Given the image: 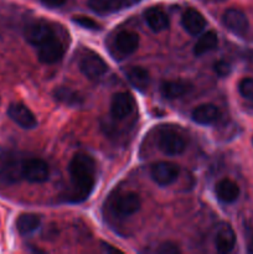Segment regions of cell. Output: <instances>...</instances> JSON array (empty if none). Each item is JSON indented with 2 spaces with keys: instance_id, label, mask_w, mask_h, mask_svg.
Wrapping results in <instances>:
<instances>
[{
  "instance_id": "obj_1",
  "label": "cell",
  "mask_w": 253,
  "mask_h": 254,
  "mask_svg": "<svg viewBox=\"0 0 253 254\" xmlns=\"http://www.w3.org/2000/svg\"><path fill=\"white\" fill-rule=\"evenodd\" d=\"M68 171L71 175L72 188H73L69 201L81 202L88 198L96 183L94 159L88 154L77 153L69 163Z\"/></svg>"
},
{
  "instance_id": "obj_2",
  "label": "cell",
  "mask_w": 253,
  "mask_h": 254,
  "mask_svg": "<svg viewBox=\"0 0 253 254\" xmlns=\"http://www.w3.org/2000/svg\"><path fill=\"white\" fill-rule=\"evenodd\" d=\"M22 163L19 156L6 149H0V185H11L22 178Z\"/></svg>"
},
{
  "instance_id": "obj_3",
  "label": "cell",
  "mask_w": 253,
  "mask_h": 254,
  "mask_svg": "<svg viewBox=\"0 0 253 254\" xmlns=\"http://www.w3.org/2000/svg\"><path fill=\"white\" fill-rule=\"evenodd\" d=\"M158 148L166 155H179L185 150L186 141L176 130L165 128L159 133Z\"/></svg>"
},
{
  "instance_id": "obj_4",
  "label": "cell",
  "mask_w": 253,
  "mask_h": 254,
  "mask_svg": "<svg viewBox=\"0 0 253 254\" xmlns=\"http://www.w3.org/2000/svg\"><path fill=\"white\" fill-rule=\"evenodd\" d=\"M112 210L116 215L121 217H128L134 215L140 208V198L135 192L126 191V192L117 193L112 198Z\"/></svg>"
},
{
  "instance_id": "obj_5",
  "label": "cell",
  "mask_w": 253,
  "mask_h": 254,
  "mask_svg": "<svg viewBox=\"0 0 253 254\" xmlns=\"http://www.w3.org/2000/svg\"><path fill=\"white\" fill-rule=\"evenodd\" d=\"M79 68H81L82 73L92 81L102 78L104 73L108 71V66L104 60L99 55L89 51L84 54L79 60Z\"/></svg>"
},
{
  "instance_id": "obj_6",
  "label": "cell",
  "mask_w": 253,
  "mask_h": 254,
  "mask_svg": "<svg viewBox=\"0 0 253 254\" xmlns=\"http://www.w3.org/2000/svg\"><path fill=\"white\" fill-rule=\"evenodd\" d=\"M22 179L29 183H44L49 179V165L41 159H27L22 163Z\"/></svg>"
},
{
  "instance_id": "obj_7",
  "label": "cell",
  "mask_w": 253,
  "mask_h": 254,
  "mask_svg": "<svg viewBox=\"0 0 253 254\" xmlns=\"http://www.w3.org/2000/svg\"><path fill=\"white\" fill-rule=\"evenodd\" d=\"M180 169L176 164L168 161H159L151 166V179L160 186H168L178 179Z\"/></svg>"
},
{
  "instance_id": "obj_8",
  "label": "cell",
  "mask_w": 253,
  "mask_h": 254,
  "mask_svg": "<svg viewBox=\"0 0 253 254\" xmlns=\"http://www.w3.org/2000/svg\"><path fill=\"white\" fill-rule=\"evenodd\" d=\"M51 37H54V30L47 22L41 21V20L31 22L25 29V39L32 46L39 47Z\"/></svg>"
},
{
  "instance_id": "obj_9",
  "label": "cell",
  "mask_w": 253,
  "mask_h": 254,
  "mask_svg": "<svg viewBox=\"0 0 253 254\" xmlns=\"http://www.w3.org/2000/svg\"><path fill=\"white\" fill-rule=\"evenodd\" d=\"M63 54L64 47L62 42L60 40L55 39V37H51L46 42L40 45L37 57H39V61L42 62V64H51L60 61L62 56H63Z\"/></svg>"
},
{
  "instance_id": "obj_10",
  "label": "cell",
  "mask_w": 253,
  "mask_h": 254,
  "mask_svg": "<svg viewBox=\"0 0 253 254\" xmlns=\"http://www.w3.org/2000/svg\"><path fill=\"white\" fill-rule=\"evenodd\" d=\"M222 22L231 32L243 36L248 31V19L245 12L238 9L226 10L222 16Z\"/></svg>"
},
{
  "instance_id": "obj_11",
  "label": "cell",
  "mask_w": 253,
  "mask_h": 254,
  "mask_svg": "<svg viewBox=\"0 0 253 254\" xmlns=\"http://www.w3.org/2000/svg\"><path fill=\"white\" fill-rule=\"evenodd\" d=\"M135 108V101L133 96L126 92H119L114 94L111 103V113L116 119H124Z\"/></svg>"
},
{
  "instance_id": "obj_12",
  "label": "cell",
  "mask_w": 253,
  "mask_h": 254,
  "mask_svg": "<svg viewBox=\"0 0 253 254\" xmlns=\"http://www.w3.org/2000/svg\"><path fill=\"white\" fill-rule=\"evenodd\" d=\"M7 116L24 129H32L37 126V121L32 112L21 103H12L7 109Z\"/></svg>"
},
{
  "instance_id": "obj_13",
  "label": "cell",
  "mask_w": 253,
  "mask_h": 254,
  "mask_svg": "<svg viewBox=\"0 0 253 254\" xmlns=\"http://www.w3.org/2000/svg\"><path fill=\"white\" fill-rule=\"evenodd\" d=\"M113 46L117 50V54L122 55L123 57L131 55L133 52L136 51L139 46L138 34L133 31H128V30L118 32L116 39H114Z\"/></svg>"
},
{
  "instance_id": "obj_14",
  "label": "cell",
  "mask_w": 253,
  "mask_h": 254,
  "mask_svg": "<svg viewBox=\"0 0 253 254\" xmlns=\"http://www.w3.org/2000/svg\"><path fill=\"white\" fill-rule=\"evenodd\" d=\"M192 89V84L185 79H171L161 83L160 91L165 98L176 99L185 96Z\"/></svg>"
},
{
  "instance_id": "obj_15",
  "label": "cell",
  "mask_w": 253,
  "mask_h": 254,
  "mask_svg": "<svg viewBox=\"0 0 253 254\" xmlns=\"http://www.w3.org/2000/svg\"><path fill=\"white\" fill-rule=\"evenodd\" d=\"M216 250L218 253H230L235 248L236 235L228 223L220 226L216 233Z\"/></svg>"
},
{
  "instance_id": "obj_16",
  "label": "cell",
  "mask_w": 253,
  "mask_h": 254,
  "mask_svg": "<svg viewBox=\"0 0 253 254\" xmlns=\"http://www.w3.org/2000/svg\"><path fill=\"white\" fill-rule=\"evenodd\" d=\"M181 22H183L184 29L190 35H198L206 26V20L203 19L201 12L195 9L186 10L181 17Z\"/></svg>"
},
{
  "instance_id": "obj_17",
  "label": "cell",
  "mask_w": 253,
  "mask_h": 254,
  "mask_svg": "<svg viewBox=\"0 0 253 254\" xmlns=\"http://www.w3.org/2000/svg\"><path fill=\"white\" fill-rule=\"evenodd\" d=\"M216 195L223 203H232L240 196V188L235 181L230 179H223L216 185Z\"/></svg>"
},
{
  "instance_id": "obj_18",
  "label": "cell",
  "mask_w": 253,
  "mask_h": 254,
  "mask_svg": "<svg viewBox=\"0 0 253 254\" xmlns=\"http://www.w3.org/2000/svg\"><path fill=\"white\" fill-rule=\"evenodd\" d=\"M144 17L145 21L148 22L149 27L153 31L160 32L164 31L169 27V17L165 14L164 10L160 7H149L145 12H144Z\"/></svg>"
},
{
  "instance_id": "obj_19",
  "label": "cell",
  "mask_w": 253,
  "mask_h": 254,
  "mask_svg": "<svg viewBox=\"0 0 253 254\" xmlns=\"http://www.w3.org/2000/svg\"><path fill=\"white\" fill-rule=\"evenodd\" d=\"M218 118H220V111L213 104H201L192 111V119L196 123L202 126L215 123Z\"/></svg>"
},
{
  "instance_id": "obj_20",
  "label": "cell",
  "mask_w": 253,
  "mask_h": 254,
  "mask_svg": "<svg viewBox=\"0 0 253 254\" xmlns=\"http://www.w3.org/2000/svg\"><path fill=\"white\" fill-rule=\"evenodd\" d=\"M126 76H128L129 82L138 91L144 92L148 89L149 83H150V76H149V72L145 68L138 66L131 67L128 71V73H126Z\"/></svg>"
},
{
  "instance_id": "obj_21",
  "label": "cell",
  "mask_w": 253,
  "mask_h": 254,
  "mask_svg": "<svg viewBox=\"0 0 253 254\" xmlns=\"http://www.w3.org/2000/svg\"><path fill=\"white\" fill-rule=\"evenodd\" d=\"M217 34L211 30V31L205 32L202 36H200V39L197 40V42H196L195 46H193V54H195L196 56H202L206 52L215 50L216 47H217Z\"/></svg>"
},
{
  "instance_id": "obj_22",
  "label": "cell",
  "mask_w": 253,
  "mask_h": 254,
  "mask_svg": "<svg viewBox=\"0 0 253 254\" xmlns=\"http://www.w3.org/2000/svg\"><path fill=\"white\" fill-rule=\"evenodd\" d=\"M41 218L35 213H22L16 220V228L21 235H29L40 227Z\"/></svg>"
},
{
  "instance_id": "obj_23",
  "label": "cell",
  "mask_w": 253,
  "mask_h": 254,
  "mask_svg": "<svg viewBox=\"0 0 253 254\" xmlns=\"http://www.w3.org/2000/svg\"><path fill=\"white\" fill-rule=\"evenodd\" d=\"M54 96L56 101H59L60 103L67 104V106L76 107L81 106L83 98H82L81 94L78 92L73 91L71 88H67V87H60L56 91L54 92Z\"/></svg>"
},
{
  "instance_id": "obj_24",
  "label": "cell",
  "mask_w": 253,
  "mask_h": 254,
  "mask_svg": "<svg viewBox=\"0 0 253 254\" xmlns=\"http://www.w3.org/2000/svg\"><path fill=\"white\" fill-rule=\"evenodd\" d=\"M88 5L97 14H111L123 9L121 0H88Z\"/></svg>"
},
{
  "instance_id": "obj_25",
  "label": "cell",
  "mask_w": 253,
  "mask_h": 254,
  "mask_svg": "<svg viewBox=\"0 0 253 254\" xmlns=\"http://www.w3.org/2000/svg\"><path fill=\"white\" fill-rule=\"evenodd\" d=\"M238 91H240L241 96L246 99L253 101V78L252 77H247L243 78L238 84Z\"/></svg>"
},
{
  "instance_id": "obj_26",
  "label": "cell",
  "mask_w": 253,
  "mask_h": 254,
  "mask_svg": "<svg viewBox=\"0 0 253 254\" xmlns=\"http://www.w3.org/2000/svg\"><path fill=\"white\" fill-rule=\"evenodd\" d=\"M73 22L78 24L79 26L83 27V29L91 30V31H97V30H101V26H99L98 22H96L93 19H91V17L76 16V17H73Z\"/></svg>"
},
{
  "instance_id": "obj_27",
  "label": "cell",
  "mask_w": 253,
  "mask_h": 254,
  "mask_svg": "<svg viewBox=\"0 0 253 254\" xmlns=\"http://www.w3.org/2000/svg\"><path fill=\"white\" fill-rule=\"evenodd\" d=\"M213 68H215V72L220 77L228 76L231 73V69H232L231 68V64L227 61H223V60H220V61L216 62Z\"/></svg>"
},
{
  "instance_id": "obj_28",
  "label": "cell",
  "mask_w": 253,
  "mask_h": 254,
  "mask_svg": "<svg viewBox=\"0 0 253 254\" xmlns=\"http://www.w3.org/2000/svg\"><path fill=\"white\" fill-rule=\"evenodd\" d=\"M158 253L161 254H176V253H180V250H179L178 246L175 243H171V242H165L158 248Z\"/></svg>"
},
{
  "instance_id": "obj_29",
  "label": "cell",
  "mask_w": 253,
  "mask_h": 254,
  "mask_svg": "<svg viewBox=\"0 0 253 254\" xmlns=\"http://www.w3.org/2000/svg\"><path fill=\"white\" fill-rule=\"evenodd\" d=\"M41 2L49 7H60L66 2V0H41Z\"/></svg>"
},
{
  "instance_id": "obj_30",
  "label": "cell",
  "mask_w": 253,
  "mask_h": 254,
  "mask_svg": "<svg viewBox=\"0 0 253 254\" xmlns=\"http://www.w3.org/2000/svg\"><path fill=\"white\" fill-rule=\"evenodd\" d=\"M140 0H121V4H122V7H130L133 6V5H135L136 2H139Z\"/></svg>"
},
{
  "instance_id": "obj_31",
  "label": "cell",
  "mask_w": 253,
  "mask_h": 254,
  "mask_svg": "<svg viewBox=\"0 0 253 254\" xmlns=\"http://www.w3.org/2000/svg\"><path fill=\"white\" fill-rule=\"evenodd\" d=\"M103 248L104 250L107 251V252H114V253H117V252H119L118 250H117V248H114V247H112L111 245H107V243H103Z\"/></svg>"
}]
</instances>
